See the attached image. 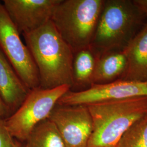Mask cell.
<instances>
[{
	"mask_svg": "<svg viewBox=\"0 0 147 147\" xmlns=\"http://www.w3.org/2000/svg\"><path fill=\"white\" fill-rule=\"evenodd\" d=\"M22 35L37 67L39 87L53 89L68 85L71 88L74 53L51 21Z\"/></svg>",
	"mask_w": 147,
	"mask_h": 147,
	"instance_id": "1",
	"label": "cell"
},
{
	"mask_svg": "<svg viewBox=\"0 0 147 147\" xmlns=\"http://www.w3.org/2000/svg\"><path fill=\"white\" fill-rule=\"evenodd\" d=\"M147 17L129 0H106L89 47L96 58L125 49L146 24Z\"/></svg>",
	"mask_w": 147,
	"mask_h": 147,
	"instance_id": "2",
	"label": "cell"
},
{
	"mask_svg": "<svg viewBox=\"0 0 147 147\" xmlns=\"http://www.w3.org/2000/svg\"><path fill=\"white\" fill-rule=\"evenodd\" d=\"M93 131L87 147H116L137 121L147 115V96L89 104Z\"/></svg>",
	"mask_w": 147,
	"mask_h": 147,
	"instance_id": "3",
	"label": "cell"
},
{
	"mask_svg": "<svg viewBox=\"0 0 147 147\" xmlns=\"http://www.w3.org/2000/svg\"><path fill=\"white\" fill-rule=\"evenodd\" d=\"M105 0H61L51 21L74 53L90 47Z\"/></svg>",
	"mask_w": 147,
	"mask_h": 147,
	"instance_id": "4",
	"label": "cell"
},
{
	"mask_svg": "<svg viewBox=\"0 0 147 147\" xmlns=\"http://www.w3.org/2000/svg\"><path fill=\"white\" fill-rule=\"evenodd\" d=\"M70 89L68 85L53 89L31 90L20 106L5 119L12 137L24 143L33 129L47 119L59 99Z\"/></svg>",
	"mask_w": 147,
	"mask_h": 147,
	"instance_id": "5",
	"label": "cell"
},
{
	"mask_svg": "<svg viewBox=\"0 0 147 147\" xmlns=\"http://www.w3.org/2000/svg\"><path fill=\"white\" fill-rule=\"evenodd\" d=\"M20 34L0 3V51L27 87L30 90L36 89L40 84L38 72Z\"/></svg>",
	"mask_w": 147,
	"mask_h": 147,
	"instance_id": "6",
	"label": "cell"
},
{
	"mask_svg": "<svg viewBox=\"0 0 147 147\" xmlns=\"http://www.w3.org/2000/svg\"><path fill=\"white\" fill-rule=\"evenodd\" d=\"M48 119L55 125L65 147H87L93 121L86 105L57 104Z\"/></svg>",
	"mask_w": 147,
	"mask_h": 147,
	"instance_id": "7",
	"label": "cell"
},
{
	"mask_svg": "<svg viewBox=\"0 0 147 147\" xmlns=\"http://www.w3.org/2000/svg\"><path fill=\"white\" fill-rule=\"evenodd\" d=\"M143 96H147V80L134 81L120 79L106 84H92L89 89L81 92L69 90L59 99L57 104L87 105Z\"/></svg>",
	"mask_w": 147,
	"mask_h": 147,
	"instance_id": "8",
	"label": "cell"
},
{
	"mask_svg": "<svg viewBox=\"0 0 147 147\" xmlns=\"http://www.w3.org/2000/svg\"><path fill=\"white\" fill-rule=\"evenodd\" d=\"M3 5L21 34L34 31L51 20L61 0H4Z\"/></svg>",
	"mask_w": 147,
	"mask_h": 147,
	"instance_id": "9",
	"label": "cell"
},
{
	"mask_svg": "<svg viewBox=\"0 0 147 147\" xmlns=\"http://www.w3.org/2000/svg\"><path fill=\"white\" fill-rule=\"evenodd\" d=\"M30 90L0 51V96L11 114L20 106Z\"/></svg>",
	"mask_w": 147,
	"mask_h": 147,
	"instance_id": "10",
	"label": "cell"
},
{
	"mask_svg": "<svg viewBox=\"0 0 147 147\" xmlns=\"http://www.w3.org/2000/svg\"><path fill=\"white\" fill-rule=\"evenodd\" d=\"M124 51L127 58V68L121 80L147 81V21Z\"/></svg>",
	"mask_w": 147,
	"mask_h": 147,
	"instance_id": "11",
	"label": "cell"
},
{
	"mask_svg": "<svg viewBox=\"0 0 147 147\" xmlns=\"http://www.w3.org/2000/svg\"><path fill=\"white\" fill-rule=\"evenodd\" d=\"M127 68L124 50L105 53L97 59L93 84H104L123 78Z\"/></svg>",
	"mask_w": 147,
	"mask_h": 147,
	"instance_id": "12",
	"label": "cell"
},
{
	"mask_svg": "<svg viewBox=\"0 0 147 147\" xmlns=\"http://www.w3.org/2000/svg\"><path fill=\"white\" fill-rule=\"evenodd\" d=\"M96 60L89 47L74 53L70 91L81 92L92 86Z\"/></svg>",
	"mask_w": 147,
	"mask_h": 147,
	"instance_id": "13",
	"label": "cell"
},
{
	"mask_svg": "<svg viewBox=\"0 0 147 147\" xmlns=\"http://www.w3.org/2000/svg\"><path fill=\"white\" fill-rule=\"evenodd\" d=\"M23 147H65L56 127L48 118L36 126Z\"/></svg>",
	"mask_w": 147,
	"mask_h": 147,
	"instance_id": "14",
	"label": "cell"
},
{
	"mask_svg": "<svg viewBox=\"0 0 147 147\" xmlns=\"http://www.w3.org/2000/svg\"><path fill=\"white\" fill-rule=\"evenodd\" d=\"M116 147H147V115L127 130Z\"/></svg>",
	"mask_w": 147,
	"mask_h": 147,
	"instance_id": "15",
	"label": "cell"
},
{
	"mask_svg": "<svg viewBox=\"0 0 147 147\" xmlns=\"http://www.w3.org/2000/svg\"><path fill=\"white\" fill-rule=\"evenodd\" d=\"M0 147H14V138L5 126V119H0Z\"/></svg>",
	"mask_w": 147,
	"mask_h": 147,
	"instance_id": "16",
	"label": "cell"
},
{
	"mask_svg": "<svg viewBox=\"0 0 147 147\" xmlns=\"http://www.w3.org/2000/svg\"><path fill=\"white\" fill-rule=\"evenodd\" d=\"M11 115V112L8 106L0 96V119H5Z\"/></svg>",
	"mask_w": 147,
	"mask_h": 147,
	"instance_id": "17",
	"label": "cell"
},
{
	"mask_svg": "<svg viewBox=\"0 0 147 147\" xmlns=\"http://www.w3.org/2000/svg\"><path fill=\"white\" fill-rule=\"evenodd\" d=\"M134 3L142 13L147 17V0H135Z\"/></svg>",
	"mask_w": 147,
	"mask_h": 147,
	"instance_id": "18",
	"label": "cell"
},
{
	"mask_svg": "<svg viewBox=\"0 0 147 147\" xmlns=\"http://www.w3.org/2000/svg\"><path fill=\"white\" fill-rule=\"evenodd\" d=\"M14 147H23V143L14 139Z\"/></svg>",
	"mask_w": 147,
	"mask_h": 147,
	"instance_id": "19",
	"label": "cell"
}]
</instances>
